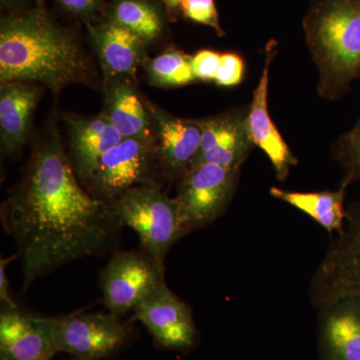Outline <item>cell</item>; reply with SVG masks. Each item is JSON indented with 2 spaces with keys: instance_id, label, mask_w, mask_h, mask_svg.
Wrapping results in <instances>:
<instances>
[{
  "instance_id": "cell-32",
  "label": "cell",
  "mask_w": 360,
  "mask_h": 360,
  "mask_svg": "<svg viewBox=\"0 0 360 360\" xmlns=\"http://www.w3.org/2000/svg\"><path fill=\"white\" fill-rule=\"evenodd\" d=\"M75 360H92V359H77Z\"/></svg>"
},
{
  "instance_id": "cell-30",
  "label": "cell",
  "mask_w": 360,
  "mask_h": 360,
  "mask_svg": "<svg viewBox=\"0 0 360 360\" xmlns=\"http://www.w3.org/2000/svg\"><path fill=\"white\" fill-rule=\"evenodd\" d=\"M21 0H0L1 8L4 9L7 13H16L20 11Z\"/></svg>"
},
{
  "instance_id": "cell-15",
  "label": "cell",
  "mask_w": 360,
  "mask_h": 360,
  "mask_svg": "<svg viewBox=\"0 0 360 360\" xmlns=\"http://www.w3.org/2000/svg\"><path fill=\"white\" fill-rule=\"evenodd\" d=\"M317 309L321 360H360V300L338 298Z\"/></svg>"
},
{
  "instance_id": "cell-14",
  "label": "cell",
  "mask_w": 360,
  "mask_h": 360,
  "mask_svg": "<svg viewBox=\"0 0 360 360\" xmlns=\"http://www.w3.org/2000/svg\"><path fill=\"white\" fill-rule=\"evenodd\" d=\"M276 54V45L270 42L265 49L264 70L248 108V127L251 141L269 158L276 172V179L284 181L290 174V167L297 165V158L291 153L288 143L272 122L267 105L269 70Z\"/></svg>"
},
{
  "instance_id": "cell-21",
  "label": "cell",
  "mask_w": 360,
  "mask_h": 360,
  "mask_svg": "<svg viewBox=\"0 0 360 360\" xmlns=\"http://www.w3.org/2000/svg\"><path fill=\"white\" fill-rule=\"evenodd\" d=\"M167 18V11L155 0H111L106 11V20L134 33L146 45L162 37Z\"/></svg>"
},
{
  "instance_id": "cell-6",
  "label": "cell",
  "mask_w": 360,
  "mask_h": 360,
  "mask_svg": "<svg viewBox=\"0 0 360 360\" xmlns=\"http://www.w3.org/2000/svg\"><path fill=\"white\" fill-rule=\"evenodd\" d=\"M309 296L316 309L341 297L360 300V198L347 206L345 226L317 267Z\"/></svg>"
},
{
  "instance_id": "cell-13",
  "label": "cell",
  "mask_w": 360,
  "mask_h": 360,
  "mask_svg": "<svg viewBox=\"0 0 360 360\" xmlns=\"http://www.w3.org/2000/svg\"><path fill=\"white\" fill-rule=\"evenodd\" d=\"M158 127L156 153L162 179L179 182L193 165L201 141V129L193 120H180L146 103Z\"/></svg>"
},
{
  "instance_id": "cell-27",
  "label": "cell",
  "mask_w": 360,
  "mask_h": 360,
  "mask_svg": "<svg viewBox=\"0 0 360 360\" xmlns=\"http://www.w3.org/2000/svg\"><path fill=\"white\" fill-rule=\"evenodd\" d=\"M59 8L77 20H89L108 4V0H56Z\"/></svg>"
},
{
  "instance_id": "cell-22",
  "label": "cell",
  "mask_w": 360,
  "mask_h": 360,
  "mask_svg": "<svg viewBox=\"0 0 360 360\" xmlns=\"http://www.w3.org/2000/svg\"><path fill=\"white\" fill-rule=\"evenodd\" d=\"M193 56L177 49H168L149 61L148 72L153 84L161 87H179L196 82L191 65Z\"/></svg>"
},
{
  "instance_id": "cell-19",
  "label": "cell",
  "mask_w": 360,
  "mask_h": 360,
  "mask_svg": "<svg viewBox=\"0 0 360 360\" xmlns=\"http://www.w3.org/2000/svg\"><path fill=\"white\" fill-rule=\"evenodd\" d=\"M116 77L106 89L104 116L123 139L155 141L151 134L150 113L129 80Z\"/></svg>"
},
{
  "instance_id": "cell-17",
  "label": "cell",
  "mask_w": 360,
  "mask_h": 360,
  "mask_svg": "<svg viewBox=\"0 0 360 360\" xmlns=\"http://www.w3.org/2000/svg\"><path fill=\"white\" fill-rule=\"evenodd\" d=\"M39 97V90L34 82H1L0 137L6 155H18L30 139L32 115Z\"/></svg>"
},
{
  "instance_id": "cell-12",
  "label": "cell",
  "mask_w": 360,
  "mask_h": 360,
  "mask_svg": "<svg viewBox=\"0 0 360 360\" xmlns=\"http://www.w3.org/2000/svg\"><path fill=\"white\" fill-rule=\"evenodd\" d=\"M56 354L51 317L1 309L0 360H51Z\"/></svg>"
},
{
  "instance_id": "cell-18",
  "label": "cell",
  "mask_w": 360,
  "mask_h": 360,
  "mask_svg": "<svg viewBox=\"0 0 360 360\" xmlns=\"http://www.w3.org/2000/svg\"><path fill=\"white\" fill-rule=\"evenodd\" d=\"M89 30L90 39L108 77L135 75L146 46L139 37L108 20L101 25H89Z\"/></svg>"
},
{
  "instance_id": "cell-25",
  "label": "cell",
  "mask_w": 360,
  "mask_h": 360,
  "mask_svg": "<svg viewBox=\"0 0 360 360\" xmlns=\"http://www.w3.org/2000/svg\"><path fill=\"white\" fill-rule=\"evenodd\" d=\"M245 63L243 58L234 52L221 53L219 70L215 75V84L222 87H233L240 84L245 77Z\"/></svg>"
},
{
  "instance_id": "cell-10",
  "label": "cell",
  "mask_w": 360,
  "mask_h": 360,
  "mask_svg": "<svg viewBox=\"0 0 360 360\" xmlns=\"http://www.w3.org/2000/svg\"><path fill=\"white\" fill-rule=\"evenodd\" d=\"M248 108H238L213 117L193 120L200 125L201 141L191 167L203 163L241 168L255 148L248 127Z\"/></svg>"
},
{
  "instance_id": "cell-1",
  "label": "cell",
  "mask_w": 360,
  "mask_h": 360,
  "mask_svg": "<svg viewBox=\"0 0 360 360\" xmlns=\"http://www.w3.org/2000/svg\"><path fill=\"white\" fill-rule=\"evenodd\" d=\"M0 220L15 243L25 291L66 264L116 250L123 227L110 203L94 198L77 179L53 123L34 142Z\"/></svg>"
},
{
  "instance_id": "cell-5",
  "label": "cell",
  "mask_w": 360,
  "mask_h": 360,
  "mask_svg": "<svg viewBox=\"0 0 360 360\" xmlns=\"http://www.w3.org/2000/svg\"><path fill=\"white\" fill-rule=\"evenodd\" d=\"M155 141L123 139L98 161L82 184L96 200L110 203L134 187L160 184Z\"/></svg>"
},
{
  "instance_id": "cell-4",
  "label": "cell",
  "mask_w": 360,
  "mask_h": 360,
  "mask_svg": "<svg viewBox=\"0 0 360 360\" xmlns=\"http://www.w3.org/2000/svg\"><path fill=\"white\" fill-rule=\"evenodd\" d=\"M123 226L139 236L141 250L165 267L168 251L186 236L175 198L160 184L134 187L110 203Z\"/></svg>"
},
{
  "instance_id": "cell-20",
  "label": "cell",
  "mask_w": 360,
  "mask_h": 360,
  "mask_svg": "<svg viewBox=\"0 0 360 360\" xmlns=\"http://www.w3.org/2000/svg\"><path fill=\"white\" fill-rule=\"evenodd\" d=\"M347 186L340 184V188L335 191L298 193L279 187H271L269 193L272 198L284 201L309 215L329 233L333 231L340 233L345 226L347 219Z\"/></svg>"
},
{
  "instance_id": "cell-9",
  "label": "cell",
  "mask_w": 360,
  "mask_h": 360,
  "mask_svg": "<svg viewBox=\"0 0 360 360\" xmlns=\"http://www.w3.org/2000/svg\"><path fill=\"white\" fill-rule=\"evenodd\" d=\"M58 352L99 360L122 349L131 330L122 317L108 311L51 317Z\"/></svg>"
},
{
  "instance_id": "cell-16",
  "label": "cell",
  "mask_w": 360,
  "mask_h": 360,
  "mask_svg": "<svg viewBox=\"0 0 360 360\" xmlns=\"http://www.w3.org/2000/svg\"><path fill=\"white\" fill-rule=\"evenodd\" d=\"M70 123V156L82 184L89 179L98 161L123 137L105 116H75Z\"/></svg>"
},
{
  "instance_id": "cell-26",
  "label": "cell",
  "mask_w": 360,
  "mask_h": 360,
  "mask_svg": "<svg viewBox=\"0 0 360 360\" xmlns=\"http://www.w3.org/2000/svg\"><path fill=\"white\" fill-rule=\"evenodd\" d=\"M220 58H221V53L210 51V49H202L196 52L191 58V65H193L196 80L214 82L215 75L219 70Z\"/></svg>"
},
{
  "instance_id": "cell-29",
  "label": "cell",
  "mask_w": 360,
  "mask_h": 360,
  "mask_svg": "<svg viewBox=\"0 0 360 360\" xmlns=\"http://www.w3.org/2000/svg\"><path fill=\"white\" fill-rule=\"evenodd\" d=\"M184 0H162L165 9L167 11L168 20L175 21L181 13V4Z\"/></svg>"
},
{
  "instance_id": "cell-3",
  "label": "cell",
  "mask_w": 360,
  "mask_h": 360,
  "mask_svg": "<svg viewBox=\"0 0 360 360\" xmlns=\"http://www.w3.org/2000/svg\"><path fill=\"white\" fill-rule=\"evenodd\" d=\"M302 25L319 71L317 94L336 101L360 79V0H312Z\"/></svg>"
},
{
  "instance_id": "cell-28",
  "label": "cell",
  "mask_w": 360,
  "mask_h": 360,
  "mask_svg": "<svg viewBox=\"0 0 360 360\" xmlns=\"http://www.w3.org/2000/svg\"><path fill=\"white\" fill-rule=\"evenodd\" d=\"M16 258H18V257L15 253L13 257H1V259H0V302H1V309H20V305L15 302L13 295H11L6 271L8 264Z\"/></svg>"
},
{
  "instance_id": "cell-24",
  "label": "cell",
  "mask_w": 360,
  "mask_h": 360,
  "mask_svg": "<svg viewBox=\"0 0 360 360\" xmlns=\"http://www.w3.org/2000/svg\"><path fill=\"white\" fill-rule=\"evenodd\" d=\"M181 13L186 20L200 25L210 26L219 37L225 34L224 28L219 23V11L215 0H184L181 4Z\"/></svg>"
},
{
  "instance_id": "cell-23",
  "label": "cell",
  "mask_w": 360,
  "mask_h": 360,
  "mask_svg": "<svg viewBox=\"0 0 360 360\" xmlns=\"http://www.w3.org/2000/svg\"><path fill=\"white\" fill-rule=\"evenodd\" d=\"M331 156L342 168L341 186L360 180V116L354 127L340 135L331 146Z\"/></svg>"
},
{
  "instance_id": "cell-2",
  "label": "cell",
  "mask_w": 360,
  "mask_h": 360,
  "mask_svg": "<svg viewBox=\"0 0 360 360\" xmlns=\"http://www.w3.org/2000/svg\"><path fill=\"white\" fill-rule=\"evenodd\" d=\"M89 58L77 34L44 6L6 13L0 23L1 82H39L58 94L89 77Z\"/></svg>"
},
{
  "instance_id": "cell-7",
  "label": "cell",
  "mask_w": 360,
  "mask_h": 360,
  "mask_svg": "<svg viewBox=\"0 0 360 360\" xmlns=\"http://www.w3.org/2000/svg\"><path fill=\"white\" fill-rule=\"evenodd\" d=\"M240 168L203 163L189 168L179 180L175 200L186 234L219 219L231 205L238 186Z\"/></svg>"
},
{
  "instance_id": "cell-8",
  "label": "cell",
  "mask_w": 360,
  "mask_h": 360,
  "mask_svg": "<svg viewBox=\"0 0 360 360\" xmlns=\"http://www.w3.org/2000/svg\"><path fill=\"white\" fill-rule=\"evenodd\" d=\"M165 281V267L139 250H115L99 272V288L108 311L122 317Z\"/></svg>"
},
{
  "instance_id": "cell-11",
  "label": "cell",
  "mask_w": 360,
  "mask_h": 360,
  "mask_svg": "<svg viewBox=\"0 0 360 360\" xmlns=\"http://www.w3.org/2000/svg\"><path fill=\"white\" fill-rule=\"evenodd\" d=\"M134 312L160 347L186 350L195 343L191 307L170 290L167 283L139 303Z\"/></svg>"
},
{
  "instance_id": "cell-31",
  "label": "cell",
  "mask_w": 360,
  "mask_h": 360,
  "mask_svg": "<svg viewBox=\"0 0 360 360\" xmlns=\"http://www.w3.org/2000/svg\"><path fill=\"white\" fill-rule=\"evenodd\" d=\"M44 0H37V6H44Z\"/></svg>"
}]
</instances>
